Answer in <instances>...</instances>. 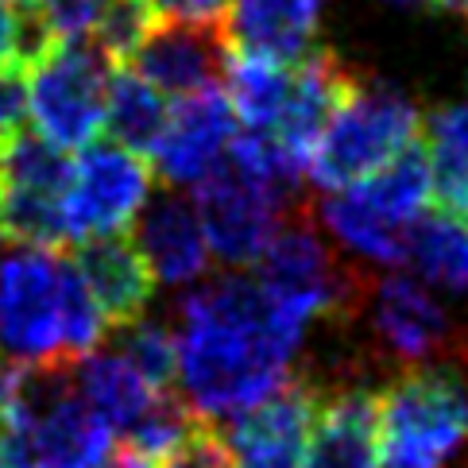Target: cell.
I'll return each instance as SVG.
<instances>
[{
    "mask_svg": "<svg viewBox=\"0 0 468 468\" xmlns=\"http://www.w3.org/2000/svg\"><path fill=\"white\" fill-rule=\"evenodd\" d=\"M0 468H36L20 426H16L8 414H0Z\"/></svg>",
    "mask_w": 468,
    "mask_h": 468,
    "instance_id": "4dcf8cb0",
    "label": "cell"
},
{
    "mask_svg": "<svg viewBox=\"0 0 468 468\" xmlns=\"http://www.w3.org/2000/svg\"><path fill=\"white\" fill-rule=\"evenodd\" d=\"M70 159L43 136H12L0 144V225L24 244L58 248L62 237V190Z\"/></svg>",
    "mask_w": 468,
    "mask_h": 468,
    "instance_id": "30bf717a",
    "label": "cell"
},
{
    "mask_svg": "<svg viewBox=\"0 0 468 468\" xmlns=\"http://www.w3.org/2000/svg\"><path fill=\"white\" fill-rule=\"evenodd\" d=\"M237 112L221 86H206L197 93L175 97L166 124L155 147L147 155L155 163V175L171 190H194L213 178L229 159V147L237 140Z\"/></svg>",
    "mask_w": 468,
    "mask_h": 468,
    "instance_id": "8fae6325",
    "label": "cell"
},
{
    "mask_svg": "<svg viewBox=\"0 0 468 468\" xmlns=\"http://www.w3.org/2000/svg\"><path fill=\"white\" fill-rule=\"evenodd\" d=\"M356 310H364L376 345L399 364H426L453 341V314L414 271H388L364 282Z\"/></svg>",
    "mask_w": 468,
    "mask_h": 468,
    "instance_id": "7c38bea8",
    "label": "cell"
},
{
    "mask_svg": "<svg viewBox=\"0 0 468 468\" xmlns=\"http://www.w3.org/2000/svg\"><path fill=\"white\" fill-rule=\"evenodd\" d=\"M116 348L140 367L147 383H155L166 391L175 383V325H166L163 317L144 314L136 322L116 325Z\"/></svg>",
    "mask_w": 468,
    "mask_h": 468,
    "instance_id": "cb8c5ba5",
    "label": "cell"
},
{
    "mask_svg": "<svg viewBox=\"0 0 468 468\" xmlns=\"http://www.w3.org/2000/svg\"><path fill=\"white\" fill-rule=\"evenodd\" d=\"M422 132L433 202H441V209L457 217H468V101L433 109L422 121Z\"/></svg>",
    "mask_w": 468,
    "mask_h": 468,
    "instance_id": "7402d4cb",
    "label": "cell"
},
{
    "mask_svg": "<svg viewBox=\"0 0 468 468\" xmlns=\"http://www.w3.org/2000/svg\"><path fill=\"white\" fill-rule=\"evenodd\" d=\"M391 5H399V8H426V5H438V8H441V0H391Z\"/></svg>",
    "mask_w": 468,
    "mask_h": 468,
    "instance_id": "d6a6232c",
    "label": "cell"
},
{
    "mask_svg": "<svg viewBox=\"0 0 468 468\" xmlns=\"http://www.w3.org/2000/svg\"><path fill=\"white\" fill-rule=\"evenodd\" d=\"M464 0H441V8H461Z\"/></svg>",
    "mask_w": 468,
    "mask_h": 468,
    "instance_id": "836d02e7",
    "label": "cell"
},
{
    "mask_svg": "<svg viewBox=\"0 0 468 468\" xmlns=\"http://www.w3.org/2000/svg\"><path fill=\"white\" fill-rule=\"evenodd\" d=\"M310 333V317L279 303L256 275L202 279L175 306L182 403L197 422L229 426L287 388Z\"/></svg>",
    "mask_w": 468,
    "mask_h": 468,
    "instance_id": "6da1fadb",
    "label": "cell"
},
{
    "mask_svg": "<svg viewBox=\"0 0 468 468\" xmlns=\"http://www.w3.org/2000/svg\"><path fill=\"white\" fill-rule=\"evenodd\" d=\"M194 430H197V418L186 410V403H182V399H171L163 391L152 403V410H147L140 422L124 433V438H128L132 449H140L144 457L166 461Z\"/></svg>",
    "mask_w": 468,
    "mask_h": 468,
    "instance_id": "484cf974",
    "label": "cell"
},
{
    "mask_svg": "<svg viewBox=\"0 0 468 468\" xmlns=\"http://www.w3.org/2000/svg\"><path fill=\"white\" fill-rule=\"evenodd\" d=\"M229 58V43L221 27L209 24H155L152 36L132 55V70L163 93V97H186L206 86H217L221 66Z\"/></svg>",
    "mask_w": 468,
    "mask_h": 468,
    "instance_id": "9a60e30c",
    "label": "cell"
},
{
    "mask_svg": "<svg viewBox=\"0 0 468 468\" xmlns=\"http://www.w3.org/2000/svg\"><path fill=\"white\" fill-rule=\"evenodd\" d=\"M27 121V66H0V144L20 136Z\"/></svg>",
    "mask_w": 468,
    "mask_h": 468,
    "instance_id": "f1b7e54d",
    "label": "cell"
},
{
    "mask_svg": "<svg viewBox=\"0 0 468 468\" xmlns=\"http://www.w3.org/2000/svg\"><path fill=\"white\" fill-rule=\"evenodd\" d=\"M101 468H159V461L144 457L140 449H132V445H128V449H121V453H109Z\"/></svg>",
    "mask_w": 468,
    "mask_h": 468,
    "instance_id": "1f68e13d",
    "label": "cell"
},
{
    "mask_svg": "<svg viewBox=\"0 0 468 468\" xmlns=\"http://www.w3.org/2000/svg\"><path fill=\"white\" fill-rule=\"evenodd\" d=\"M152 166L121 144H86L62 190V237L74 244L124 237L152 202Z\"/></svg>",
    "mask_w": 468,
    "mask_h": 468,
    "instance_id": "ba28073f",
    "label": "cell"
},
{
    "mask_svg": "<svg viewBox=\"0 0 468 468\" xmlns=\"http://www.w3.org/2000/svg\"><path fill=\"white\" fill-rule=\"evenodd\" d=\"M317 391L310 383H287L248 414L221 430L229 445L225 468H306V438Z\"/></svg>",
    "mask_w": 468,
    "mask_h": 468,
    "instance_id": "4fadbf2b",
    "label": "cell"
},
{
    "mask_svg": "<svg viewBox=\"0 0 468 468\" xmlns=\"http://www.w3.org/2000/svg\"><path fill=\"white\" fill-rule=\"evenodd\" d=\"M112 66L86 43H51L27 66V116L58 152H81L105 132Z\"/></svg>",
    "mask_w": 468,
    "mask_h": 468,
    "instance_id": "8992f818",
    "label": "cell"
},
{
    "mask_svg": "<svg viewBox=\"0 0 468 468\" xmlns=\"http://www.w3.org/2000/svg\"><path fill=\"white\" fill-rule=\"evenodd\" d=\"M403 263L433 291L468 294V217L426 209L407 237Z\"/></svg>",
    "mask_w": 468,
    "mask_h": 468,
    "instance_id": "44dd1931",
    "label": "cell"
},
{
    "mask_svg": "<svg viewBox=\"0 0 468 468\" xmlns=\"http://www.w3.org/2000/svg\"><path fill=\"white\" fill-rule=\"evenodd\" d=\"M383 468H449L468 445V372L410 364L376 395Z\"/></svg>",
    "mask_w": 468,
    "mask_h": 468,
    "instance_id": "5b68a950",
    "label": "cell"
},
{
    "mask_svg": "<svg viewBox=\"0 0 468 468\" xmlns=\"http://www.w3.org/2000/svg\"><path fill=\"white\" fill-rule=\"evenodd\" d=\"M109 317L78 263L55 248H0V353L12 364H70L101 348Z\"/></svg>",
    "mask_w": 468,
    "mask_h": 468,
    "instance_id": "7a4b0ae2",
    "label": "cell"
},
{
    "mask_svg": "<svg viewBox=\"0 0 468 468\" xmlns=\"http://www.w3.org/2000/svg\"><path fill=\"white\" fill-rule=\"evenodd\" d=\"M430 166L414 144L353 186L329 190L317 202L314 221L337 244L341 256L372 267H399L407 260L410 229L430 209Z\"/></svg>",
    "mask_w": 468,
    "mask_h": 468,
    "instance_id": "3957f363",
    "label": "cell"
},
{
    "mask_svg": "<svg viewBox=\"0 0 468 468\" xmlns=\"http://www.w3.org/2000/svg\"><path fill=\"white\" fill-rule=\"evenodd\" d=\"M306 468H383L379 403L367 388H337L317 395Z\"/></svg>",
    "mask_w": 468,
    "mask_h": 468,
    "instance_id": "2e32d148",
    "label": "cell"
},
{
    "mask_svg": "<svg viewBox=\"0 0 468 468\" xmlns=\"http://www.w3.org/2000/svg\"><path fill=\"white\" fill-rule=\"evenodd\" d=\"M74 263H78L81 279H86L90 294L97 298V306H101V314L109 317V325L136 322V317L152 310L155 279L147 271L136 244H128L121 237L90 240L78 248Z\"/></svg>",
    "mask_w": 468,
    "mask_h": 468,
    "instance_id": "ac0fdd59",
    "label": "cell"
},
{
    "mask_svg": "<svg viewBox=\"0 0 468 468\" xmlns=\"http://www.w3.org/2000/svg\"><path fill=\"white\" fill-rule=\"evenodd\" d=\"M109 0H36V20L51 43H81L93 36Z\"/></svg>",
    "mask_w": 468,
    "mask_h": 468,
    "instance_id": "83f0119b",
    "label": "cell"
},
{
    "mask_svg": "<svg viewBox=\"0 0 468 468\" xmlns=\"http://www.w3.org/2000/svg\"><path fill=\"white\" fill-rule=\"evenodd\" d=\"M166 97L144 81L136 70H116L109 78V97H105V132L112 144L132 147V152L147 155L159 140V132L166 124Z\"/></svg>",
    "mask_w": 468,
    "mask_h": 468,
    "instance_id": "603a6c76",
    "label": "cell"
},
{
    "mask_svg": "<svg viewBox=\"0 0 468 468\" xmlns=\"http://www.w3.org/2000/svg\"><path fill=\"white\" fill-rule=\"evenodd\" d=\"M221 74H225V97L232 112H237V124H244V132L271 136L282 121V109H287L294 62H275V58L237 51L225 58Z\"/></svg>",
    "mask_w": 468,
    "mask_h": 468,
    "instance_id": "ffe728a7",
    "label": "cell"
},
{
    "mask_svg": "<svg viewBox=\"0 0 468 468\" xmlns=\"http://www.w3.org/2000/svg\"><path fill=\"white\" fill-rule=\"evenodd\" d=\"M418 136H422V112L410 93L353 74L306 159V178L322 194L353 186L414 147Z\"/></svg>",
    "mask_w": 468,
    "mask_h": 468,
    "instance_id": "277c9868",
    "label": "cell"
},
{
    "mask_svg": "<svg viewBox=\"0 0 468 468\" xmlns=\"http://www.w3.org/2000/svg\"><path fill=\"white\" fill-rule=\"evenodd\" d=\"M252 267L256 279L279 303L306 314L314 325L325 317L356 314L364 279L337 256V248L317 221L287 217Z\"/></svg>",
    "mask_w": 468,
    "mask_h": 468,
    "instance_id": "52a82bcc",
    "label": "cell"
},
{
    "mask_svg": "<svg viewBox=\"0 0 468 468\" xmlns=\"http://www.w3.org/2000/svg\"><path fill=\"white\" fill-rule=\"evenodd\" d=\"M159 24V12L152 0H109L101 20H97V51L109 62H132V55L140 51V43L152 36V27Z\"/></svg>",
    "mask_w": 468,
    "mask_h": 468,
    "instance_id": "d4e9b609",
    "label": "cell"
},
{
    "mask_svg": "<svg viewBox=\"0 0 468 468\" xmlns=\"http://www.w3.org/2000/svg\"><path fill=\"white\" fill-rule=\"evenodd\" d=\"M47 47H51V36L31 16V8L0 0V66H12V62L31 66Z\"/></svg>",
    "mask_w": 468,
    "mask_h": 468,
    "instance_id": "4316f807",
    "label": "cell"
},
{
    "mask_svg": "<svg viewBox=\"0 0 468 468\" xmlns=\"http://www.w3.org/2000/svg\"><path fill=\"white\" fill-rule=\"evenodd\" d=\"M12 5H20V8H36V0H12Z\"/></svg>",
    "mask_w": 468,
    "mask_h": 468,
    "instance_id": "e575fe53",
    "label": "cell"
},
{
    "mask_svg": "<svg viewBox=\"0 0 468 468\" xmlns=\"http://www.w3.org/2000/svg\"><path fill=\"white\" fill-rule=\"evenodd\" d=\"M136 248L155 279V287H171V291L197 287L213 263L194 197H182L178 190L144 206V213L136 217Z\"/></svg>",
    "mask_w": 468,
    "mask_h": 468,
    "instance_id": "5bb4252c",
    "label": "cell"
},
{
    "mask_svg": "<svg viewBox=\"0 0 468 468\" xmlns=\"http://www.w3.org/2000/svg\"><path fill=\"white\" fill-rule=\"evenodd\" d=\"M70 383L81 395V403L101 418L112 433H128L163 395L155 383H147L140 376V367L121 348H93V353L78 356Z\"/></svg>",
    "mask_w": 468,
    "mask_h": 468,
    "instance_id": "d6986e66",
    "label": "cell"
},
{
    "mask_svg": "<svg viewBox=\"0 0 468 468\" xmlns=\"http://www.w3.org/2000/svg\"><path fill=\"white\" fill-rule=\"evenodd\" d=\"M0 237H5V225H0Z\"/></svg>",
    "mask_w": 468,
    "mask_h": 468,
    "instance_id": "8d00e7d4",
    "label": "cell"
},
{
    "mask_svg": "<svg viewBox=\"0 0 468 468\" xmlns=\"http://www.w3.org/2000/svg\"><path fill=\"white\" fill-rule=\"evenodd\" d=\"M325 0H229L225 43L244 55L303 62L317 51Z\"/></svg>",
    "mask_w": 468,
    "mask_h": 468,
    "instance_id": "e0dca14e",
    "label": "cell"
},
{
    "mask_svg": "<svg viewBox=\"0 0 468 468\" xmlns=\"http://www.w3.org/2000/svg\"><path fill=\"white\" fill-rule=\"evenodd\" d=\"M461 8H464V16H468V0H464V5H461Z\"/></svg>",
    "mask_w": 468,
    "mask_h": 468,
    "instance_id": "d590c367",
    "label": "cell"
},
{
    "mask_svg": "<svg viewBox=\"0 0 468 468\" xmlns=\"http://www.w3.org/2000/svg\"><path fill=\"white\" fill-rule=\"evenodd\" d=\"M155 12L166 16V20H182V24H209L221 27L229 0H152Z\"/></svg>",
    "mask_w": 468,
    "mask_h": 468,
    "instance_id": "f546056e",
    "label": "cell"
},
{
    "mask_svg": "<svg viewBox=\"0 0 468 468\" xmlns=\"http://www.w3.org/2000/svg\"><path fill=\"white\" fill-rule=\"evenodd\" d=\"M291 197L267 186L256 175L240 171L225 159V166L202 186H194V209L202 217L206 240L213 260H221L232 271L252 267L267 240L275 237V229L287 221Z\"/></svg>",
    "mask_w": 468,
    "mask_h": 468,
    "instance_id": "9c48e42d",
    "label": "cell"
}]
</instances>
